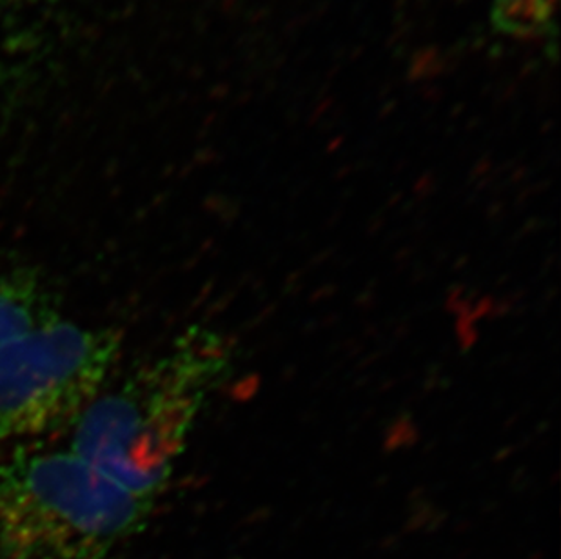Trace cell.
<instances>
[{
    "label": "cell",
    "instance_id": "277c9868",
    "mask_svg": "<svg viewBox=\"0 0 561 559\" xmlns=\"http://www.w3.org/2000/svg\"><path fill=\"white\" fill-rule=\"evenodd\" d=\"M558 0H489L496 32L516 41L549 37L557 26Z\"/></svg>",
    "mask_w": 561,
    "mask_h": 559
},
{
    "label": "cell",
    "instance_id": "3957f363",
    "mask_svg": "<svg viewBox=\"0 0 561 559\" xmlns=\"http://www.w3.org/2000/svg\"><path fill=\"white\" fill-rule=\"evenodd\" d=\"M123 333L62 317L0 347V447L71 431L107 387Z\"/></svg>",
    "mask_w": 561,
    "mask_h": 559
},
{
    "label": "cell",
    "instance_id": "6da1fadb",
    "mask_svg": "<svg viewBox=\"0 0 561 559\" xmlns=\"http://www.w3.org/2000/svg\"><path fill=\"white\" fill-rule=\"evenodd\" d=\"M222 334L191 326L165 353L104 389L69 431V448L127 491L159 500L209 396L231 370Z\"/></svg>",
    "mask_w": 561,
    "mask_h": 559
},
{
    "label": "cell",
    "instance_id": "7a4b0ae2",
    "mask_svg": "<svg viewBox=\"0 0 561 559\" xmlns=\"http://www.w3.org/2000/svg\"><path fill=\"white\" fill-rule=\"evenodd\" d=\"M154 503L69 447L16 448L0 461V559H112Z\"/></svg>",
    "mask_w": 561,
    "mask_h": 559
},
{
    "label": "cell",
    "instance_id": "5b68a950",
    "mask_svg": "<svg viewBox=\"0 0 561 559\" xmlns=\"http://www.w3.org/2000/svg\"><path fill=\"white\" fill-rule=\"evenodd\" d=\"M38 0H0V79L30 54Z\"/></svg>",
    "mask_w": 561,
    "mask_h": 559
}]
</instances>
